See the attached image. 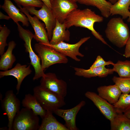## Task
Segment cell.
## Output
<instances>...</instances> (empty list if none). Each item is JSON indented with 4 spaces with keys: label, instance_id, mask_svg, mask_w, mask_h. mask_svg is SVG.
I'll use <instances>...</instances> for the list:
<instances>
[{
    "label": "cell",
    "instance_id": "cell-1",
    "mask_svg": "<svg viewBox=\"0 0 130 130\" xmlns=\"http://www.w3.org/2000/svg\"><path fill=\"white\" fill-rule=\"evenodd\" d=\"M103 20V16L96 14L90 9H80L77 8L70 13L64 23L67 29L74 26L88 29L91 31L96 38L104 44L109 46L102 36L94 27L95 23L101 22Z\"/></svg>",
    "mask_w": 130,
    "mask_h": 130
},
{
    "label": "cell",
    "instance_id": "cell-2",
    "mask_svg": "<svg viewBox=\"0 0 130 130\" xmlns=\"http://www.w3.org/2000/svg\"><path fill=\"white\" fill-rule=\"evenodd\" d=\"M105 32L108 40L119 48L125 46L130 35L128 25L120 17L110 19L107 24Z\"/></svg>",
    "mask_w": 130,
    "mask_h": 130
},
{
    "label": "cell",
    "instance_id": "cell-3",
    "mask_svg": "<svg viewBox=\"0 0 130 130\" xmlns=\"http://www.w3.org/2000/svg\"><path fill=\"white\" fill-rule=\"evenodd\" d=\"M16 24L20 37L25 42V51L29 53L30 64L34 69L35 73L33 79L34 80H38L44 76L45 73L42 68L40 58L35 53L32 47L31 42L34 34L29 30L23 28L19 23Z\"/></svg>",
    "mask_w": 130,
    "mask_h": 130
},
{
    "label": "cell",
    "instance_id": "cell-4",
    "mask_svg": "<svg viewBox=\"0 0 130 130\" xmlns=\"http://www.w3.org/2000/svg\"><path fill=\"white\" fill-rule=\"evenodd\" d=\"M33 95L37 101L46 110L53 113L56 109L65 104L64 98L42 87L40 85L33 89Z\"/></svg>",
    "mask_w": 130,
    "mask_h": 130
},
{
    "label": "cell",
    "instance_id": "cell-5",
    "mask_svg": "<svg viewBox=\"0 0 130 130\" xmlns=\"http://www.w3.org/2000/svg\"><path fill=\"white\" fill-rule=\"evenodd\" d=\"M34 50L41 61L42 67L44 71L50 66L57 64H66V57L51 47L38 43L34 45Z\"/></svg>",
    "mask_w": 130,
    "mask_h": 130
},
{
    "label": "cell",
    "instance_id": "cell-6",
    "mask_svg": "<svg viewBox=\"0 0 130 130\" xmlns=\"http://www.w3.org/2000/svg\"><path fill=\"white\" fill-rule=\"evenodd\" d=\"M38 116L31 110L24 107L15 116L12 130H37L40 125Z\"/></svg>",
    "mask_w": 130,
    "mask_h": 130
},
{
    "label": "cell",
    "instance_id": "cell-7",
    "mask_svg": "<svg viewBox=\"0 0 130 130\" xmlns=\"http://www.w3.org/2000/svg\"><path fill=\"white\" fill-rule=\"evenodd\" d=\"M1 104L2 108L7 117L8 130H12L14 118L20 110V102L13 91L9 90L6 93Z\"/></svg>",
    "mask_w": 130,
    "mask_h": 130
},
{
    "label": "cell",
    "instance_id": "cell-8",
    "mask_svg": "<svg viewBox=\"0 0 130 130\" xmlns=\"http://www.w3.org/2000/svg\"><path fill=\"white\" fill-rule=\"evenodd\" d=\"M40 85L42 87L64 98L67 92V84L64 80L58 79L55 74L48 72L41 78Z\"/></svg>",
    "mask_w": 130,
    "mask_h": 130
},
{
    "label": "cell",
    "instance_id": "cell-9",
    "mask_svg": "<svg viewBox=\"0 0 130 130\" xmlns=\"http://www.w3.org/2000/svg\"><path fill=\"white\" fill-rule=\"evenodd\" d=\"M90 38L89 36L82 38L78 42L73 44L62 42L55 45L50 43L44 45L51 47L66 57H68L76 61L79 62L81 60L78 56L81 57L84 56V55L80 52L79 48Z\"/></svg>",
    "mask_w": 130,
    "mask_h": 130
},
{
    "label": "cell",
    "instance_id": "cell-10",
    "mask_svg": "<svg viewBox=\"0 0 130 130\" xmlns=\"http://www.w3.org/2000/svg\"><path fill=\"white\" fill-rule=\"evenodd\" d=\"M31 14L36 16L44 22L49 40L52 36V31L56 24V19L54 17L51 9L43 4L39 10L35 9V7L30 6L24 7Z\"/></svg>",
    "mask_w": 130,
    "mask_h": 130
},
{
    "label": "cell",
    "instance_id": "cell-11",
    "mask_svg": "<svg viewBox=\"0 0 130 130\" xmlns=\"http://www.w3.org/2000/svg\"><path fill=\"white\" fill-rule=\"evenodd\" d=\"M51 4L54 17L61 23L64 22L71 12L78 8L76 2L69 0H53Z\"/></svg>",
    "mask_w": 130,
    "mask_h": 130
},
{
    "label": "cell",
    "instance_id": "cell-12",
    "mask_svg": "<svg viewBox=\"0 0 130 130\" xmlns=\"http://www.w3.org/2000/svg\"><path fill=\"white\" fill-rule=\"evenodd\" d=\"M18 5L20 11L27 17L29 22L34 29L35 34L33 38L38 43L43 44H49V40L44 24L41 22L35 16H32L25 7H22L21 6Z\"/></svg>",
    "mask_w": 130,
    "mask_h": 130
},
{
    "label": "cell",
    "instance_id": "cell-13",
    "mask_svg": "<svg viewBox=\"0 0 130 130\" xmlns=\"http://www.w3.org/2000/svg\"><path fill=\"white\" fill-rule=\"evenodd\" d=\"M85 95L93 102L106 118L110 122L113 119L117 113L113 104L95 92L87 91Z\"/></svg>",
    "mask_w": 130,
    "mask_h": 130
},
{
    "label": "cell",
    "instance_id": "cell-14",
    "mask_svg": "<svg viewBox=\"0 0 130 130\" xmlns=\"http://www.w3.org/2000/svg\"><path fill=\"white\" fill-rule=\"evenodd\" d=\"M85 104L84 100L81 101L74 107L68 109H58L53 113L62 118L65 122V126L68 130H77L76 119L77 115L81 108Z\"/></svg>",
    "mask_w": 130,
    "mask_h": 130
},
{
    "label": "cell",
    "instance_id": "cell-15",
    "mask_svg": "<svg viewBox=\"0 0 130 130\" xmlns=\"http://www.w3.org/2000/svg\"><path fill=\"white\" fill-rule=\"evenodd\" d=\"M30 65L28 66L26 65H22L18 63L13 68L5 71L0 72V77L11 76L16 78L17 83L16 86L17 94L19 93L21 83L24 78L30 74L32 71Z\"/></svg>",
    "mask_w": 130,
    "mask_h": 130
},
{
    "label": "cell",
    "instance_id": "cell-16",
    "mask_svg": "<svg viewBox=\"0 0 130 130\" xmlns=\"http://www.w3.org/2000/svg\"><path fill=\"white\" fill-rule=\"evenodd\" d=\"M1 7L16 24L20 22L24 26L28 27L29 26V22L26 16L10 0H4V3Z\"/></svg>",
    "mask_w": 130,
    "mask_h": 130
},
{
    "label": "cell",
    "instance_id": "cell-17",
    "mask_svg": "<svg viewBox=\"0 0 130 130\" xmlns=\"http://www.w3.org/2000/svg\"><path fill=\"white\" fill-rule=\"evenodd\" d=\"M75 75L85 78H90L95 77L100 78L106 77L113 73L112 68H107L103 66L86 69L82 68L74 67Z\"/></svg>",
    "mask_w": 130,
    "mask_h": 130
},
{
    "label": "cell",
    "instance_id": "cell-18",
    "mask_svg": "<svg viewBox=\"0 0 130 130\" xmlns=\"http://www.w3.org/2000/svg\"><path fill=\"white\" fill-rule=\"evenodd\" d=\"M97 91L100 97L112 104L117 102L122 94L115 84L99 86L97 88Z\"/></svg>",
    "mask_w": 130,
    "mask_h": 130
},
{
    "label": "cell",
    "instance_id": "cell-19",
    "mask_svg": "<svg viewBox=\"0 0 130 130\" xmlns=\"http://www.w3.org/2000/svg\"><path fill=\"white\" fill-rule=\"evenodd\" d=\"M65 23H61L57 20L55 26L53 29L52 36L50 44L55 45L62 42H68L70 39V33Z\"/></svg>",
    "mask_w": 130,
    "mask_h": 130
},
{
    "label": "cell",
    "instance_id": "cell-20",
    "mask_svg": "<svg viewBox=\"0 0 130 130\" xmlns=\"http://www.w3.org/2000/svg\"><path fill=\"white\" fill-rule=\"evenodd\" d=\"M52 113L51 111L46 110L45 116L42 119L38 130H68L65 125L57 120Z\"/></svg>",
    "mask_w": 130,
    "mask_h": 130
},
{
    "label": "cell",
    "instance_id": "cell-21",
    "mask_svg": "<svg viewBox=\"0 0 130 130\" xmlns=\"http://www.w3.org/2000/svg\"><path fill=\"white\" fill-rule=\"evenodd\" d=\"M16 46L13 41H10L8 44V48L6 51L1 55L0 59V70L3 71H7L12 67L16 60L13 51Z\"/></svg>",
    "mask_w": 130,
    "mask_h": 130
},
{
    "label": "cell",
    "instance_id": "cell-22",
    "mask_svg": "<svg viewBox=\"0 0 130 130\" xmlns=\"http://www.w3.org/2000/svg\"><path fill=\"white\" fill-rule=\"evenodd\" d=\"M21 103L24 107L31 110L42 119L46 114V110L40 105L33 95L30 94H26Z\"/></svg>",
    "mask_w": 130,
    "mask_h": 130
},
{
    "label": "cell",
    "instance_id": "cell-23",
    "mask_svg": "<svg viewBox=\"0 0 130 130\" xmlns=\"http://www.w3.org/2000/svg\"><path fill=\"white\" fill-rule=\"evenodd\" d=\"M81 4L96 7L103 17L107 18L110 16V9L112 4L106 0H77Z\"/></svg>",
    "mask_w": 130,
    "mask_h": 130
},
{
    "label": "cell",
    "instance_id": "cell-24",
    "mask_svg": "<svg viewBox=\"0 0 130 130\" xmlns=\"http://www.w3.org/2000/svg\"><path fill=\"white\" fill-rule=\"evenodd\" d=\"M130 0H118L112 5L110 11V15H120L123 19L130 18Z\"/></svg>",
    "mask_w": 130,
    "mask_h": 130
},
{
    "label": "cell",
    "instance_id": "cell-25",
    "mask_svg": "<svg viewBox=\"0 0 130 130\" xmlns=\"http://www.w3.org/2000/svg\"><path fill=\"white\" fill-rule=\"evenodd\" d=\"M110 122L111 130H130V119L123 113H117Z\"/></svg>",
    "mask_w": 130,
    "mask_h": 130
},
{
    "label": "cell",
    "instance_id": "cell-26",
    "mask_svg": "<svg viewBox=\"0 0 130 130\" xmlns=\"http://www.w3.org/2000/svg\"><path fill=\"white\" fill-rule=\"evenodd\" d=\"M113 66L114 72L117 73L119 77H130V61L119 60Z\"/></svg>",
    "mask_w": 130,
    "mask_h": 130
},
{
    "label": "cell",
    "instance_id": "cell-27",
    "mask_svg": "<svg viewBox=\"0 0 130 130\" xmlns=\"http://www.w3.org/2000/svg\"><path fill=\"white\" fill-rule=\"evenodd\" d=\"M122 93L128 94L130 92V77L114 76L112 79Z\"/></svg>",
    "mask_w": 130,
    "mask_h": 130
},
{
    "label": "cell",
    "instance_id": "cell-28",
    "mask_svg": "<svg viewBox=\"0 0 130 130\" xmlns=\"http://www.w3.org/2000/svg\"><path fill=\"white\" fill-rule=\"evenodd\" d=\"M113 105L117 113H123L130 106V94H121L117 102Z\"/></svg>",
    "mask_w": 130,
    "mask_h": 130
},
{
    "label": "cell",
    "instance_id": "cell-29",
    "mask_svg": "<svg viewBox=\"0 0 130 130\" xmlns=\"http://www.w3.org/2000/svg\"><path fill=\"white\" fill-rule=\"evenodd\" d=\"M10 32V30L5 25L0 26V55L4 53L5 48L8 44L6 43L7 37Z\"/></svg>",
    "mask_w": 130,
    "mask_h": 130
},
{
    "label": "cell",
    "instance_id": "cell-30",
    "mask_svg": "<svg viewBox=\"0 0 130 130\" xmlns=\"http://www.w3.org/2000/svg\"><path fill=\"white\" fill-rule=\"evenodd\" d=\"M17 5L23 7L33 6L41 8L44 4L40 0H13Z\"/></svg>",
    "mask_w": 130,
    "mask_h": 130
},
{
    "label": "cell",
    "instance_id": "cell-31",
    "mask_svg": "<svg viewBox=\"0 0 130 130\" xmlns=\"http://www.w3.org/2000/svg\"><path fill=\"white\" fill-rule=\"evenodd\" d=\"M114 64L111 61H106L104 60L100 55L98 56L93 64L90 67V68H92L100 66H105L110 65H113Z\"/></svg>",
    "mask_w": 130,
    "mask_h": 130
},
{
    "label": "cell",
    "instance_id": "cell-32",
    "mask_svg": "<svg viewBox=\"0 0 130 130\" xmlns=\"http://www.w3.org/2000/svg\"><path fill=\"white\" fill-rule=\"evenodd\" d=\"M123 56L126 58L130 57V35L128 39L125 46Z\"/></svg>",
    "mask_w": 130,
    "mask_h": 130
},
{
    "label": "cell",
    "instance_id": "cell-33",
    "mask_svg": "<svg viewBox=\"0 0 130 130\" xmlns=\"http://www.w3.org/2000/svg\"><path fill=\"white\" fill-rule=\"evenodd\" d=\"M42 1L48 8L51 9V0H40Z\"/></svg>",
    "mask_w": 130,
    "mask_h": 130
},
{
    "label": "cell",
    "instance_id": "cell-34",
    "mask_svg": "<svg viewBox=\"0 0 130 130\" xmlns=\"http://www.w3.org/2000/svg\"><path fill=\"white\" fill-rule=\"evenodd\" d=\"M11 19L9 16L3 14L1 12H0V19L9 20Z\"/></svg>",
    "mask_w": 130,
    "mask_h": 130
},
{
    "label": "cell",
    "instance_id": "cell-35",
    "mask_svg": "<svg viewBox=\"0 0 130 130\" xmlns=\"http://www.w3.org/2000/svg\"><path fill=\"white\" fill-rule=\"evenodd\" d=\"M123 113L128 118L130 119V106L125 109Z\"/></svg>",
    "mask_w": 130,
    "mask_h": 130
},
{
    "label": "cell",
    "instance_id": "cell-36",
    "mask_svg": "<svg viewBox=\"0 0 130 130\" xmlns=\"http://www.w3.org/2000/svg\"><path fill=\"white\" fill-rule=\"evenodd\" d=\"M112 4H114L116 3L118 0H109Z\"/></svg>",
    "mask_w": 130,
    "mask_h": 130
},
{
    "label": "cell",
    "instance_id": "cell-37",
    "mask_svg": "<svg viewBox=\"0 0 130 130\" xmlns=\"http://www.w3.org/2000/svg\"><path fill=\"white\" fill-rule=\"evenodd\" d=\"M53 0H51V2ZM72 1H73L75 2H77V0H69Z\"/></svg>",
    "mask_w": 130,
    "mask_h": 130
},
{
    "label": "cell",
    "instance_id": "cell-38",
    "mask_svg": "<svg viewBox=\"0 0 130 130\" xmlns=\"http://www.w3.org/2000/svg\"><path fill=\"white\" fill-rule=\"evenodd\" d=\"M127 21L129 22H130V18H128L127 20Z\"/></svg>",
    "mask_w": 130,
    "mask_h": 130
},
{
    "label": "cell",
    "instance_id": "cell-39",
    "mask_svg": "<svg viewBox=\"0 0 130 130\" xmlns=\"http://www.w3.org/2000/svg\"><path fill=\"white\" fill-rule=\"evenodd\" d=\"M129 10H130V7H129Z\"/></svg>",
    "mask_w": 130,
    "mask_h": 130
}]
</instances>
